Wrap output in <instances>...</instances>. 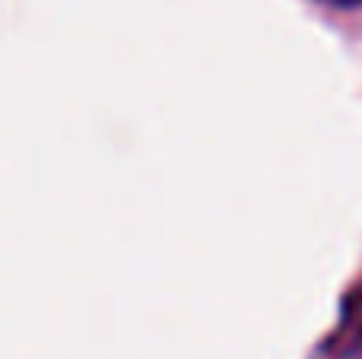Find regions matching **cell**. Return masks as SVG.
<instances>
[{
    "mask_svg": "<svg viewBox=\"0 0 362 359\" xmlns=\"http://www.w3.org/2000/svg\"><path fill=\"white\" fill-rule=\"evenodd\" d=\"M325 4H334V6H356L362 0H325Z\"/></svg>",
    "mask_w": 362,
    "mask_h": 359,
    "instance_id": "2",
    "label": "cell"
},
{
    "mask_svg": "<svg viewBox=\"0 0 362 359\" xmlns=\"http://www.w3.org/2000/svg\"><path fill=\"white\" fill-rule=\"evenodd\" d=\"M325 353L337 359H350L362 353V286L346 296L337 328H334V334L325 343Z\"/></svg>",
    "mask_w": 362,
    "mask_h": 359,
    "instance_id": "1",
    "label": "cell"
}]
</instances>
